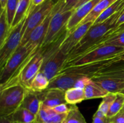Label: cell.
<instances>
[{
  "label": "cell",
  "instance_id": "1",
  "mask_svg": "<svg viewBox=\"0 0 124 123\" xmlns=\"http://www.w3.org/2000/svg\"><path fill=\"white\" fill-rule=\"evenodd\" d=\"M124 10L111 16L103 22L93 24L78 44L68 55L67 59L65 61L71 60L79 55L90 45L101 39L110 31L117 27L118 26L117 25V20Z\"/></svg>",
  "mask_w": 124,
  "mask_h": 123
},
{
  "label": "cell",
  "instance_id": "2",
  "mask_svg": "<svg viewBox=\"0 0 124 123\" xmlns=\"http://www.w3.org/2000/svg\"><path fill=\"white\" fill-rule=\"evenodd\" d=\"M39 48L30 53L22 66L8 82L6 84L0 87L19 82L26 89H30L34 78L41 71L44 63V57L39 50Z\"/></svg>",
  "mask_w": 124,
  "mask_h": 123
},
{
  "label": "cell",
  "instance_id": "3",
  "mask_svg": "<svg viewBox=\"0 0 124 123\" xmlns=\"http://www.w3.org/2000/svg\"><path fill=\"white\" fill-rule=\"evenodd\" d=\"M27 89L19 82L0 87V116L7 117L21 106Z\"/></svg>",
  "mask_w": 124,
  "mask_h": 123
},
{
  "label": "cell",
  "instance_id": "4",
  "mask_svg": "<svg viewBox=\"0 0 124 123\" xmlns=\"http://www.w3.org/2000/svg\"><path fill=\"white\" fill-rule=\"evenodd\" d=\"M124 50V48L123 47L105 45L93 49L89 53L74 58L69 61L65 62L61 69L59 71L71 66H80L104 60L121 53Z\"/></svg>",
  "mask_w": 124,
  "mask_h": 123
},
{
  "label": "cell",
  "instance_id": "5",
  "mask_svg": "<svg viewBox=\"0 0 124 123\" xmlns=\"http://www.w3.org/2000/svg\"><path fill=\"white\" fill-rule=\"evenodd\" d=\"M55 4L54 0H46L44 3L37 7L29 8L26 20L24 25V34L21 46L26 43L30 33L45 20Z\"/></svg>",
  "mask_w": 124,
  "mask_h": 123
},
{
  "label": "cell",
  "instance_id": "6",
  "mask_svg": "<svg viewBox=\"0 0 124 123\" xmlns=\"http://www.w3.org/2000/svg\"><path fill=\"white\" fill-rule=\"evenodd\" d=\"M26 18L27 15L18 25L11 29L6 42L0 48V70L3 68L10 57L21 45Z\"/></svg>",
  "mask_w": 124,
  "mask_h": 123
},
{
  "label": "cell",
  "instance_id": "7",
  "mask_svg": "<svg viewBox=\"0 0 124 123\" xmlns=\"http://www.w3.org/2000/svg\"><path fill=\"white\" fill-rule=\"evenodd\" d=\"M34 50L29 49L25 45L20 46L16 49L8 59L3 68L0 70V86L4 85L8 82L22 66L26 58Z\"/></svg>",
  "mask_w": 124,
  "mask_h": 123
},
{
  "label": "cell",
  "instance_id": "8",
  "mask_svg": "<svg viewBox=\"0 0 124 123\" xmlns=\"http://www.w3.org/2000/svg\"><path fill=\"white\" fill-rule=\"evenodd\" d=\"M75 10L67 12H56L52 16L50 21L48 31L43 42L39 48L45 47L52 42L59 34L61 30L66 26Z\"/></svg>",
  "mask_w": 124,
  "mask_h": 123
},
{
  "label": "cell",
  "instance_id": "9",
  "mask_svg": "<svg viewBox=\"0 0 124 123\" xmlns=\"http://www.w3.org/2000/svg\"><path fill=\"white\" fill-rule=\"evenodd\" d=\"M56 11V8L54 6L52 10L45 19V20L30 33L27 41L24 45L29 49L34 50L36 48L39 47L42 44L47 34L51 18Z\"/></svg>",
  "mask_w": 124,
  "mask_h": 123
},
{
  "label": "cell",
  "instance_id": "10",
  "mask_svg": "<svg viewBox=\"0 0 124 123\" xmlns=\"http://www.w3.org/2000/svg\"><path fill=\"white\" fill-rule=\"evenodd\" d=\"M93 24V22L85 23L69 33L61 45L59 49L65 54L69 55L73 48L78 44Z\"/></svg>",
  "mask_w": 124,
  "mask_h": 123
},
{
  "label": "cell",
  "instance_id": "11",
  "mask_svg": "<svg viewBox=\"0 0 124 123\" xmlns=\"http://www.w3.org/2000/svg\"><path fill=\"white\" fill-rule=\"evenodd\" d=\"M68 55L63 53L60 49L44 61L41 69L50 81L58 74L64 62L67 59Z\"/></svg>",
  "mask_w": 124,
  "mask_h": 123
},
{
  "label": "cell",
  "instance_id": "12",
  "mask_svg": "<svg viewBox=\"0 0 124 123\" xmlns=\"http://www.w3.org/2000/svg\"><path fill=\"white\" fill-rule=\"evenodd\" d=\"M100 1L101 0H90L75 9L66 25L67 30L70 32L73 31Z\"/></svg>",
  "mask_w": 124,
  "mask_h": 123
},
{
  "label": "cell",
  "instance_id": "13",
  "mask_svg": "<svg viewBox=\"0 0 124 123\" xmlns=\"http://www.w3.org/2000/svg\"><path fill=\"white\" fill-rule=\"evenodd\" d=\"M65 90L60 89H47L42 92V102L49 108L61 104H67L65 97Z\"/></svg>",
  "mask_w": 124,
  "mask_h": 123
},
{
  "label": "cell",
  "instance_id": "14",
  "mask_svg": "<svg viewBox=\"0 0 124 123\" xmlns=\"http://www.w3.org/2000/svg\"><path fill=\"white\" fill-rule=\"evenodd\" d=\"M42 92H35L27 89L21 106L37 116L42 104Z\"/></svg>",
  "mask_w": 124,
  "mask_h": 123
},
{
  "label": "cell",
  "instance_id": "15",
  "mask_svg": "<svg viewBox=\"0 0 124 123\" xmlns=\"http://www.w3.org/2000/svg\"><path fill=\"white\" fill-rule=\"evenodd\" d=\"M67 113L58 114L52 108L47 107L42 102L41 109L36 116L37 123H62Z\"/></svg>",
  "mask_w": 124,
  "mask_h": 123
},
{
  "label": "cell",
  "instance_id": "16",
  "mask_svg": "<svg viewBox=\"0 0 124 123\" xmlns=\"http://www.w3.org/2000/svg\"><path fill=\"white\" fill-rule=\"evenodd\" d=\"M92 80L109 93L117 94L124 89V80L93 77Z\"/></svg>",
  "mask_w": 124,
  "mask_h": 123
},
{
  "label": "cell",
  "instance_id": "17",
  "mask_svg": "<svg viewBox=\"0 0 124 123\" xmlns=\"http://www.w3.org/2000/svg\"><path fill=\"white\" fill-rule=\"evenodd\" d=\"M115 1L116 0H101L96 5V6L93 8L92 12L81 21V22L79 24L78 27L82 25V24H85V23L88 22H93L94 23V21L99 18V16Z\"/></svg>",
  "mask_w": 124,
  "mask_h": 123
},
{
  "label": "cell",
  "instance_id": "18",
  "mask_svg": "<svg viewBox=\"0 0 124 123\" xmlns=\"http://www.w3.org/2000/svg\"><path fill=\"white\" fill-rule=\"evenodd\" d=\"M7 117L16 123H34L36 121V116L22 106Z\"/></svg>",
  "mask_w": 124,
  "mask_h": 123
},
{
  "label": "cell",
  "instance_id": "19",
  "mask_svg": "<svg viewBox=\"0 0 124 123\" xmlns=\"http://www.w3.org/2000/svg\"><path fill=\"white\" fill-rule=\"evenodd\" d=\"M84 90L85 100L103 98L109 93L93 80H92L89 84L86 86Z\"/></svg>",
  "mask_w": 124,
  "mask_h": 123
},
{
  "label": "cell",
  "instance_id": "20",
  "mask_svg": "<svg viewBox=\"0 0 124 123\" xmlns=\"http://www.w3.org/2000/svg\"><path fill=\"white\" fill-rule=\"evenodd\" d=\"M124 9V0H116L94 21L93 24L102 23L119 11Z\"/></svg>",
  "mask_w": 124,
  "mask_h": 123
},
{
  "label": "cell",
  "instance_id": "21",
  "mask_svg": "<svg viewBox=\"0 0 124 123\" xmlns=\"http://www.w3.org/2000/svg\"><path fill=\"white\" fill-rule=\"evenodd\" d=\"M31 0H19L18 7H17L14 19H13V23L10 27V30L13 28L25 18L29 12V8L31 6Z\"/></svg>",
  "mask_w": 124,
  "mask_h": 123
},
{
  "label": "cell",
  "instance_id": "22",
  "mask_svg": "<svg viewBox=\"0 0 124 123\" xmlns=\"http://www.w3.org/2000/svg\"><path fill=\"white\" fill-rule=\"evenodd\" d=\"M65 97L68 104H76L85 100L84 90L79 88H72L65 90Z\"/></svg>",
  "mask_w": 124,
  "mask_h": 123
},
{
  "label": "cell",
  "instance_id": "23",
  "mask_svg": "<svg viewBox=\"0 0 124 123\" xmlns=\"http://www.w3.org/2000/svg\"><path fill=\"white\" fill-rule=\"evenodd\" d=\"M10 28L6 9L1 10L0 13V48L2 47L9 35Z\"/></svg>",
  "mask_w": 124,
  "mask_h": 123
},
{
  "label": "cell",
  "instance_id": "24",
  "mask_svg": "<svg viewBox=\"0 0 124 123\" xmlns=\"http://www.w3.org/2000/svg\"><path fill=\"white\" fill-rule=\"evenodd\" d=\"M62 123H87L84 117L76 104L70 105Z\"/></svg>",
  "mask_w": 124,
  "mask_h": 123
},
{
  "label": "cell",
  "instance_id": "25",
  "mask_svg": "<svg viewBox=\"0 0 124 123\" xmlns=\"http://www.w3.org/2000/svg\"><path fill=\"white\" fill-rule=\"evenodd\" d=\"M49 83L50 80L46 75L39 71L34 78L30 89L35 92H42L48 88Z\"/></svg>",
  "mask_w": 124,
  "mask_h": 123
},
{
  "label": "cell",
  "instance_id": "26",
  "mask_svg": "<svg viewBox=\"0 0 124 123\" xmlns=\"http://www.w3.org/2000/svg\"><path fill=\"white\" fill-rule=\"evenodd\" d=\"M105 45L124 48V24L117 27L115 33L106 41Z\"/></svg>",
  "mask_w": 124,
  "mask_h": 123
},
{
  "label": "cell",
  "instance_id": "27",
  "mask_svg": "<svg viewBox=\"0 0 124 123\" xmlns=\"http://www.w3.org/2000/svg\"><path fill=\"white\" fill-rule=\"evenodd\" d=\"M124 104V95L122 94L117 93L116 99L113 102L112 105L110 107L107 116L109 118H112L115 115L119 113L122 110Z\"/></svg>",
  "mask_w": 124,
  "mask_h": 123
},
{
  "label": "cell",
  "instance_id": "28",
  "mask_svg": "<svg viewBox=\"0 0 124 123\" xmlns=\"http://www.w3.org/2000/svg\"><path fill=\"white\" fill-rule=\"evenodd\" d=\"M116 96H117V94L108 93L106 96L102 98V101L101 102L100 105L98 107V109L100 110L104 114L107 115L113 102L116 99Z\"/></svg>",
  "mask_w": 124,
  "mask_h": 123
},
{
  "label": "cell",
  "instance_id": "29",
  "mask_svg": "<svg viewBox=\"0 0 124 123\" xmlns=\"http://www.w3.org/2000/svg\"><path fill=\"white\" fill-rule=\"evenodd\" d=\"M18 2H19V0H7L6 9L7 11V18H8V24L10 25V28L13 23Z\"/></svg>",
  "mask_w": 124,
  "mask_h": 123
},
{
  "label": "cell",
  "instance_id": "30",
  "mask_svg": "<svg viewBox=\"0 0 124 123\" xmlns=\"http://www.w3.org/2000/svg\"><path fill=\"white\" fill-rule=\"evenodd\" d=\"M92 80L90 77H87V76H85V77H82V78H80L76 82V83H75L74 88L84 89L86 86L92 82Z\"/></svg>",
  "mask_w": 124,
  "mask_h": 123
},
{
  "label": "cell",
  "instance_id": "31",
  "mask_svg": "<svg viewBox=\"0 0 124 123\" xmlns=\"http://www.w3.org/2000/svg\"><path fill=\"white\" fill-rule=\"evenodd\" d=\"M54 112L58 114H63V113H67L69 111V107L67 106V104H61L58 106H55L52 108Z\"/></svg>",
  "mask_w": 124,
  "mask_h": 123
},
{
  "label": "cell",
  "instance_id": "32",
  "mask_svg": "<svg viewBox=\"0 0 124 123\" xmlns=\"http://www.w3.org/2000/svg\"><path fill=\"white\" fill-rule=\"evenodd\" d=\"M111 121L114 123H124V112L121 111L116 115L111 118Z\"/></svg>",
  "mask_w": 124,
  "mask_h": 123
},
{
  "label": "cell",
  "instance_id": "33",
  "mask_svg": "<svg viewBox=\"0 0 124 123\" xmlns=\"http://www.w3.org/2000/svg\"><path fill=\"white\" fill-rule=\"evenodd\" d=\"M111 118H108L107 116L105 118H99L93 115V123H110Z\"/></svg>",
  "mask_w": 124,
  "mask_h": 123
},
{
  "label": "cell",
  "instance_id": "34",
  "mask_svg": "<svg viewBox=\"0 0 124 123\" xmlns=\"http://www.w3.org/2000/svg\"><path fill=\"white\" fill-rule=\"evenodd\" d=\"M111 59L113 60V62H116L118 61H123V60H124V50L121 51V53H118V54L113 55L111 57Z\"/></svg>",
  "mask_w": 124,
  "mask_h": 123
},
{
  "label": "cell",
  "instance_id": "35",
  "mask_svg": "<svg viewBox=\"0 0 124 123\" xmlns=\"http://www.w3.org/2000/svg\"><path fill=\"white\" fill-rule=\"evenodd\" d=\"M45 1H46V0H31V6H30V7H37V6H39V5L44 3Z\"/></svg>",
  "mask_w": 124,
  "mask_h": 123
},
{
  "label": "cell",
  "instance_id": "36",
  "mask_svg": "<svg viewBox=\"0 0 124 123\" xmlns=\"http://www.w3.org/2000/svg\"><path fill=\"white\" fill-rule=\"evenodd\" d=\"M124 24V10H123V12H122V13H121V15H120L118 20H117V25H118V26H119V25H122V24Z\"/></svg>",
  "mask_w": 124,
  "mask_h": 123
},
{
  "label": "cell",
  "instance_id": "37",
  "mask_svg": "<svg viewBox=\"0 0 124 123\" xmlns=\"http://www.w3.org/2000/svg\"><path fill=\"white\" fill-rule=\"evenodd\" d=\"M0 123H16L12 121V120H10L8 117L2 116L1 117V118H0Z\"/></svg>",
  "mask_w": 124,
  "mask_h": 123
},
{
  "label": "cell",
  "instance_id": "38",
  "mask_svg": "<svg viewBox=\"0 0 124 123\" xmlns=\"http://www.w3.org/2000/svg\"><path fill=\"white\" fill-rule=\"evenodd\" d=\"M94 116H96L99 117V118H105V117L107 116V115L105 114H104L102 111H101L100 110L98 109L97 111L96 112V113L94 114Z\"/></svg>",
  "mask_w": 124,
  "mask_h": 123
},
{
  "label": "cell",
  "instance_id": "39",
  "mask_svg": "<svg viewBox=\"0 0 124 123\" xmlns=\"http://www.w3.org/2000/svg\"><path fill=\"white\" fill-rule=\"evenodd\" d=\"M7 0H0V5H1V10L5 9L7 6Z\"/></svg>",
  "mask_w": 124,
  "mask_h": 123
},
{
  "label": "cell",
  "instance_id": "40",
  "mask_svg": "<svg viewBox=\"0 0 124 123\" xmlns=\"http://www.w3.org/2000/svg\"><path fill=\"white\" fill-rule=\"evenodd\" d=\"M90 1V0H81V1H80L77 4V5L76 6V7H75V10L76 9V8H78V7H81V6H82V5L84 4L85 3H86V2H87L88 1Z\"/></svg>",
  "mask_w": 124,
  "mask_h": 123
},
{
  "label": "cell",
  "instance_id": "41",
  "mask_svg": "<svg viewBox=\"0 0 124 123\" xmlns=\"http://www.w3.org/2000/svg\"><path fill=\"white\" fill-rule=\"evenodd\" d=\"M119 94H122V95H124V89H122L121 91H120L119 92Z\"/></svg>",
  "mask_w": 124,
  "mask_h": 123
},
{
  "label": "cell",
  "instance_id": "42",
  "mask_svg": "<svg viewBox=\"0 0 124 123\" xmlns=\"http://www.w3.org/2000/svg\"><path fill=\"white\" fill-rule=\"evenodd\" d=\"M121 111H122V112H124V106H123V107H122V110H121Z\"/></svg>",
  "mask_w": 124,
  "mask_h": 123
},
{
  "label": "cell",
  "instance_id": "43",
  "mask_svg": "<svg viewBox=\"0 0 124 123\" xmlns=\"http://www.w3.org/2000/svg\"><path fill=\"white\" fill-rule=\"evenodd\" d=\"M110 123H113V122H112V121H111V122H110Z\"/></svg>",
  "mask_w": 124,
  "mask_h": 123
},
{
  "label": "cell",
  "instance_id": "44",
  "mask_svg": "<svg viewBox=\"0 0 124 123\" xmlns=\"http://www.w3.org/2000/svg\"><path fill=\"white\" fill-rule=\"evenodd\" d=\"M123 68V69H124V68Z\"/></svg>",
  "mask_w": 124,
  "mask_h": 123
}]
</instances>
